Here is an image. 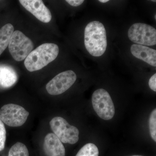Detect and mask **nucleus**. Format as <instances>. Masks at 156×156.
I'll list each match as a JSON object with an SVG mask.
<instances>
[{
	"mask_svg": "<svg viewBox=\"0 0 156 156\" xmlns=\"http://www.w3.org/2000/svg\"><path fill=\"white\" fill-rule=\"evenodd\" d=\"M84 44L92 56L99 57L105 53L107 46L106 32L101 23L94 21L87 24L84 32Z\"/></svg>",
	"mask_w": 156,
	"mask_h": 156,
	"instance_id": "nucleus-1",
	"label": "nucleus"
},
{
	"mask_svg": "<svg viewBox=\"0 0 156 156\" xmlns=\"http://www.w3.org/2000/svg\"><path fill=\"white\" fill-rule=\"evenodd\" d=\"M59 53V48L56 44L45 43L33 50L24 62L26 68L30 72L42 69L55 60Z\"/></svg>",
	"mask_w": 156,
	"mask_h": 156,
	"instance_id": "nucleus-2",
	"label": "nucleus"
},
{
	"mask_svg": "<svg viewBox=\"0 0 156 156\" xmlns=\"http://www.w3.org/2000/svg\"><path fill=\"white\" fill-rule=\"evenodd\" d=\"M9 48L14 60L21 61L25 59L32 51L33 43L21 31L16 30L11 35Z\"/></svg>",
	"mask_w": 156,
	"mask_h": 156,
	"instance_id": "nucleus-3",
	"label": "nucleus"
},
{
	"mask_svg": "<svg viewBox=\"0 0 156 156\" xmlns=\"http://www.w3.org/2000/svg\"><path fill=\"white\" fill-rule=\"evenodd\" d=\"M92 104L94 110L104 120L112 119L115 114L114 105L108 92L105 89H98L92 95Z\"/></svg>",
	"mask_w": 156,
	"mask_h": 156,
	"instance_id": "nucleus-4",
	"label": "nucleus"
},
{
	"mask_svg": "<svg viewBox=\"0 0 156 156\" xmlns=\"http://www.w3.org/2000/svg\"><path fill=\"white\" fill-rule=\"evenodd\" d=\"M50 127L54 134L63 143L73 144L79 139V131L75 126L69 125L61 117L53 118L50 123Z\"/></svg>",
	"mask_w": 156,
	"mask_h": 156,
	"instance_id": "nucleus-5",
	"label": "nucleus"
},
{
	"mask_svg": "<svg viewBox=\"0 0 156 156\" xmlns=\"http://www.w3.org/2000/svg\"><path fill=\"white\" fill-rule=\"evenodd\" d=\"M128 37L131 41L136 44L144 46L156 44V29L146 23H134L128 30Z\"/></svg>",
	"mask_w": 156,
	"mask_h": 156,
	"instance_id": "nucleus-6",
	"label": "nucleus"
},
{
	"mask_svg": "<svg viewBox=\"0 0 156 156\" xmlns=\"http://www.w3.org/2000/svg\"><path fill=\"white\" fill-rule=\"evenodd\" d=\"M29 113L23 107L14 104L4 105L0 109V119L10 127H20L26 122Z\"/></svg>",
	"mask_w": 156,
	"mask_h": 156,
	"instance_id": "nucleus-7",
	"label": "nucleus"
},
{
	"mask_svg": "<svg viewBox=\"0 0 156 156\" xmlns=\"http://www.w3.org/2000/svg\"><path fill=\"white\" fill-rule=\"evenodd\" d=\"M76 79V75L73 71L63 72L56 75L47 84L46 89L50 95H60L69 89Z\"/></svg>",
	"mask_w": 156,
	"mask_h": 156,
	"instance_id": "nucleus-8",
	"label": "nucleus"
},
{
	"mask_svg": "<svg viewBox=\"0 0 156 156\" xmlns=\"http://www.w3.org/2000/svg\"><path fill=\"white\" fill-rule=\"evenodd\" d=\"M19 2L27 11L41 22L48 23L51 20V12L41 0H20Z\"/></svg>",
	"mask_w": 156,
	"mask_h": 156,
	"instance_id": "nucleus-9",
	"label": "nucleus"
},
{
	"mask_svg": "<svg viewBox=\"0 0 156 156\" xmlns=\"http://www.w3.org/2000/svg\"><path fill=\"white\" fill-rule=\"evenodd\" d=\"M44 149L47 156H65L64 146L58 137L53 133H49L45 136Z\"/></svg>",
	"mask_w": 156,
	"mask_h": 156,
	"instance_id": "nucleus-10",
	"label": "nucleus"
},
{
	"mask_svg": "<svg viewBox=\"0 0 156 156\" xmlns=\"http://www.w3.org/2000/svg\"><path fill=\"white\" fill-rule=\"evenodd\" d=\"M131 52L136 58L145 62L154 67L156 66V50L154 49L134 44L131 46Z\"/></svg>",
	"mask_w": 156,
	"mask_h": 156,
	"instance_id": "nucleus-11",
	"label": "nucleus"
},
{
	"mask_svg": "<svg viewBox=\"0 0 156 156\" xmlns=\"http://www.w3.org/2000/svg\"><path fill=\"white\" fill-rule=\"evenodd\" d=\"M18 80L17 73L13 67L0 64V87L9 88L16 83Z\"/></svg>",
	"mask_w": 156,
	"mask_h": 156,
	"instance_id": "nucleus-12",
	"label": "nucleus"
},
{
	"mask_svg": "<svg viewBox=\"0 0 156 156\" xmlns=\"http://www.w3.org/2000/svg\"><path fill=\"white\" fill-rule=\"evenodd\" d=\"M14 27L11 23H7L0 29V55L9 44Z\"/></svg>",
	"mask_w": 156,
	"mask_h": 156,
	"instance_id": "nucleus-13",
	"label": "nucleus"
},
{
	"mask_svg": "<svg viewBox=\"0 0 156 156\" xmlns=\"http://www.w3.org/2000/svg\"><path fill=\"white\" fill-rule=\"evenodd\" d=\"M9 156H29V153L25 144L17 142L10 149Z\"/></svg>",
	"mask_w": 156,
	"mask_h": 156,
	"instance_id": "nucleus-14",
	"label": "nucleus"
},
{
	"mask_svg": "<svg viewBox=\"0 0 156 156\" xmlns=\"http://www.w3.org/2000/svg\"><path fill=\"white\" fill-rule=\"evenodd\" d=\"M99 151L95 144H87L81 148L76 156H98Z\"/></svg>",
	"mask_w": 156,
	"mask_h": 156,
	"instance_id": "nucleus-15",
	"label": "nucleus"
},
{
	"mask_svg": "<svg viewBox=\"0 0 156 156\" xmlns=\"http://www.w3.org/2000/svg\"><path fill=\"white\" fill-rule=\"evenodd\" d=\"M149 129L151 136L155 142L156 141V109H154L149 118Z\"/></svg>",
	"mask_w": 156,
	"mask_h": 156,
	"instance_id": "nucleus-16",
	"label": "nucleus"
},
{
	"mask_svg": "<svg viewBox=\"0 0 156 156\" xmlns=\"http://www.w3.org/2000/svg\"><path fill=\"white\" fill-rule=\"evenodd\" d=\"M6 139V131L5 125L0 119V151H3L5 147Z\"/></svg>",
	"mask_w": 156,
	"mask_h": 156,
	"instance_id": "nucleus-17",
	"label": "nucleus"
},
{
	"mask_svg": "<svg viewBox=\"0 0 156 156\" xmlns=\"http://www.w3.org/2000/svg\"><path fill=\"white\" fill-rule=\"evenodd\" d=\"M149 86L153 91L156 92V74L153 75L150 79Z\"/></svg>",
	"mask_w": 156,
	"mask_h": 156,
	"instance_id": "nucleus-18",
	"label": "nucleus"
},
{
	"mask_svg": "<svg viewBox=\"0 0 156 156\" xmlns=\"http://www.w3.org/2000/svg\"><path fill=\"white\" fill-rule=\"evenodd\" d=\"M66 2H67L70 5L74 7H77L80 5L84 2V0H66Z\"/></svg>",
	"mask_w": 156,
	"mask_h": 156,
	"instance_id": "nucleus-19",
	"label": "nucleus"
},
{
	"mask_svg": "<svg viewBox=\"0 0 156 156\" xmlns=\"http://www.w3.org/2000/svg\"><path fill=\"white\" fill-rule=\"evenodd\" d=\"M99 2L101 3H106L109 2V0H99Z\"/></svg>",
	"mask_w": 156,
	"mask_h": 156,
	"instance_id": "nucleus-20",
	"label": "nucleus"
},
{
	"mask_svg": "<svg viewBox=\"0 0 156 156\" xmlns=\"http://www.w3.org/2000/svg\"><path fill=\"white\" fill-rule=\"evenodd\" d=\"M143 156L141 155H133V156Z\"/></svg>",
	"mask_w": 156,
	"mask_h": 156,
	"instance_id": "nucleus-21",
	"label": "nucleus"
},
{
	"mask_svg": "<svg viewBox=\"0 0 156 156\" xmlns=\"http://www.w3.org/2000/svg\"><path fill=\"white\" fill-rule=\"evenodd\" d=\"M152 1V2H156V1Z\"/></svg>",
	"mask_w": 156,
	"mask_h": 156,
	"instance_id": "nucleus-22",
	"label": "nucleus"
},
{
	"mask_svg": "<svg viewBox=\"0 0 156 156\" xmlns=\"http://www.w3.org/2000/svg\"><path fill=\"white\" fill-rule=\"evenodd\" d=\"M155 19H156V15H155Z\"/></svg>",
	"mask_w": 156,
	"mask_h": 156,
	"instance_id": "nucleus-23",
	"label": "nucleus"
}]
</instances>
